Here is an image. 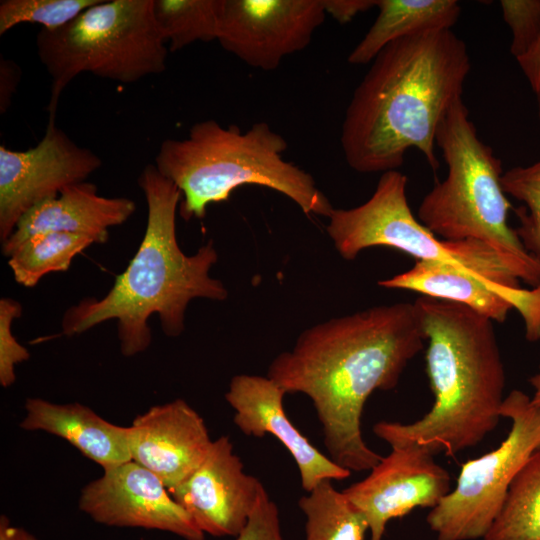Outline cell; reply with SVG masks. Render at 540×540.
Returning a JSON list of instances; mask_svg holds the SVG:
<instances>
[{"label": "cell", "mask_w": 540, "mask_h": 540, "mask_svg": "<svg viewBox=\"0 0 540 540\" xmlns=\"http://www.w3.org/2000/svg\"><path fill=\"white\" fill-rule=\"evenodd\" d=\"M378 285L387 289L418 292L426 297L464 305L493 322H504L513 306L498 292L501 285L489 282L461 266L417 260L409 270Z\"/></svg>", "instance_id": "obj_19"}, {"label": "cell", "mask_w": 540, "mask_h": 540, "mask_svg": "<svg viewBox=\"0 0 540 540\" xmlns=\"http://www.w3.org/2000/svg\"><path fill=\"white\" fill-rule=\"evenodd\" d=\"M355 89L341 128L347 164L359 173L397 170L418 149L436 171V135L462 98L471 69L452 29L411 35L386 46Z\"/></svg>", "instance_id": "obj_2"}, {"label": "cell", "mask_w": 540, "mask_h": 540, "mask_svg": "<svg viewBox=\"0 0 540 540\" xmlns=\"http://www.w3.org/2000/svg\"><path fill=\"white\" fill-rule=\"evenodd\" d=\"M529 383L534 390L531 400L535 405L540 407V363L538 366V372L529 379Z\"/></svg>", "instance_id": "obj_34"}, {"label": "cell", "mask_w": 540, "mask_h": 540, "mask_svg": "<svg viewBox=\"0 0 540 540\" xmlns=\"http://www.w3.org/2000/svg\"><path fill=\"white\" fill-rule=\"evenodd\" d=\"M153 3L99 0L67 25L38 32L37 54L51 80L49 121H55L63 90L81 73L132 84L166 70L169 49Z\"/></svg>", "instance_id": "obj_7"}, {"label": "cell", "mask_w": 540, "mask_h": 540, "mask_svg": "<svg viewBox=\"0 0 540 540\" xmlns=\"http://www.w3.org/2000/svg\"><path fill=\"white\" fill-rule=\"evenodd\" d=\"M21 79L20 67L10 59L0 60V113L9 109Z\"/></svg>", "instance_id": "obj_31"}, {"label": "cell", "mask_w": 540, "mask_h": 540, "mask_svg": "<svg viewBox=\"0 0 540 540\" xmlns=\"http://www.w3.org/2000/svg\"><path fill=\"white\" fill-rule=\"evenodd\" d=\"M287 147L266 122L242 131L211 119L193 124L185 138L163 140L154 165L180 190L185 221L203 219L210 204L248 184L285 195L308 216L329 217L334 208L311 174L283 159Z\"/></svg>", "instance_id": "obj_5"}, {"label": "cell", "mask_w": 540, "mask_h": 540, "mask_svg": "<svg viewBox=\"0 0 540 540\" xmlns=\"http://www.w3.org/2000/svg\"><path fill=\"white\" fill-rule=\"evenodd\" d=\"M102 165L92 150L76 144L49 121L38 144L24 151L0 146V239L36 204L86 181Z\"/></svg>", "instance_id": "obj_10"}, {"label": "cell", "mask_w": 540, "mask_h": 540, "mask_svg": "<svg viewBox=\"0 0 540 540\" xmlns=\"http://www.w3.org/2000/svg\"><path fill=\"white\" fill-rule=\"evenodd\" d=\"M285 390L266 376L235 375L225 399L235 411L234 424L248 436H274L293 457L300 474L301 487L313 490L325 480L340 481L351 471L343 468L314 447L288 418L283 399Z\"/></svg>", "instance_id": "obj_15"}, {"label": "cell", "mask_w": 540, "mask_h": 540, "mask_svg": "<svg viewBox=\"0 0 540 540\" xmlns=\"http://www.w3.org/2000/svg\"><path fill=\"white\" fill-rule=\"evenodd\" d=\"M135 210L133 200L101 196L95 184L79 182L29 209L2 243V253L9 257L28 238L48 232L85 235L102 244L109 229L125 223Z\"/></svg>", "instance_id": "obj_17"}, {"label": "cell", "mask_w": 540, "mask_h": 540, "mask_svg": "<svg viewBox=\"0 0 540 540\" xmlns=\"http://www.w3.org/2000/svg\"><path fill=\"white\" fill-rule=\"evenodd\" d=\"M222 0H154L153 14L171 52L217 40Z\"/></svg>", "instance_id": "obj_24"}, {"label": "cell", "mask_w": 540, "mask_h": 540, "mask_svg": "<svg viewBox=\"0 0 540 540\" xmlns=\"http://www.w3.org/2000/svg\"><path fill=\"white\" fill-rule=\"evenodd\" d=\"M434 456L420 445L393 446L363 480L343 490L365 515L370 540H382L390 520L432 509L450 492V475Z\"/></svg>", "instance_id": "obj_13"}, {"label": "cell", "mask_w": 540, "mask_h": 540, "mask_svg": "<svg viewBox=\"0 0 540 540\" xmlns=\"http://www.w3.org/2000/svg\"><path fill=\"white\" fill-rule=\"evenodd\" d=\"M0 540H37L21 527L13 526L6 516L0 518Z\"/></svg>", "instance_id": "obj_33"}, {"label": "cell", "mask_w": 540, "mask_h": 540, "mask_svg": "<svg viewBox=\"0 0 540 540\" xmlns=\"http://www.w3.org/2000/svg\"><path fill=\"white\" fill-rule=\"evenodd\" d=\"M500 7L512 34L510 52L518 61L540 36V0H502Z\"/></svg>", "instance_id": "obj_27"}, {"label": "cell", "mask_w": 540, "mask_h": 540, "mask_svg": "<svg viewBox=\"0 0 540 540\" xmlns=\"http://www.w3.org/2000/svg\"><path fill=\"white\" fill-rule=\"evenodd\" d=\"M326 15L323 0H222L217 41L248 66L271 71L309 45Z\"/></svg>", "instance_id": "obj_11"}, {"label": "cell", "mask_w": 540, "mask_h": 540, "mask_svg": "<svg viewBox=\"0 0 540 540\" xmlns=\"http://www.w3.org/2000/svg\"><path fill=\"white\" fill-rule=\"evenodd\" d=\"M378 15L348 62L370 63L390 43L432 30L452 29L461 7L455 0H377Z\"/></svg>", "instance_id": "obj_20"}, {"label": "cell", "mask_w": 540, "mask_h": 540, "mask_svg": "<svg viewBox=\"0 0 540 540\" xmlns=\"http://www.w3.org/2000/svg\"><path fill=\"white\" fill-rule=\"evenodd\" d=\"M94 243V239L79 234H36L13 251L8 264L15 281L31 288L49 273L67 271L74 257Z\"/></svg>", "instance_id": "obj_23"}, {"label": "cell", "mask_w": 540, "mask_h": 540, "mask_svg": "<svg viewBox=\"0 0 540 540\" xmlns=\"http://www.w3.org/2000/svg\"><path fill=\"white\" fill-rule=\"evenodd\" d=\"M138 185L147 204V222L137 252L105 296L81 300L66 310L61 322L63 334L73 336L116 320L125 357L150 346L148 321L153 314L158 315L165 335L177 337L184 331L190 301L228 297L224 284L209 275L218 260L213 241L192 255L185 254L177 242L176 214L182 200L177 186L154 164L144 167Z\"/></svg>", "instance_id": "obj_3"}, {"label": "cell", "mask_w": 540, "mask_h": 540, "mask_svg": "<svg viewBox=\"0 0 540 540\" xmlns=\"http://www.w3.org/2000/svg\"><path fill=\"white\" fill-rule=\"evenodd\" d=\"M517 62L532 90L535 91L540 82V36L531 50Z\"/></svg>", "instance_id": "obj_32"}, {"label": "cell", "mask_w": 540, "mask_h": 540, "mask_svg": "<svg viewBox=\"0 0 540 540\" xmlns=\"http://www.w3.org/2000/svg\"><path fill=\"white\" fill-rule=\"evenodd\" d=\"M511 420L507 437L494 450L462 464L456 486L426 517L437 540L484 538L515 476L540 448V407L520 390L500 409Z\"/></svg>", "instance_id": "obj_9"}, {"label": "cell", "mask_w": 540, "mask_h": 540, "mask_svg": "<svg viewBox=\"0 0 540 540\" xmlns=\"http://www.w3.org/2000/svg\"><path fill=\"white\" fill-rule=\"evenodd\" d=\"M407 183L406 175L398 170L384 172L366 202L332 210L326 231L342 258L352 261L362 250L382 246L416 261L461 266L495 284L511 279L513 263L502 251L478 240H442L417 220L408 203Z\"/></svg>", "instance_id": "obj_8"}, {"label": "cell", "mask_w": 540, "mask_h": 540, "mask_svg": "<svg viewBox=\"0 0 540 540\" xmlns=\"http://www.w3.org/2000/svg\"><path fill=\"white\" fill-rule=\"evenodd\" d=\"M426 342L413 303L371 307L304 330L267 376L286 393L308 396L329 457L343 468L371 470L383 456L365 443L361 417L376 390L394 389Z\"/></svg>", "instance_id": "obj_1"}, {"label": "cell", "mask_w": 540, "mask_h": 540, "mask_svg": "<svg viewBox=\"0 0 540 540\" xmlns=\"http://www.w3.org/2000/svg\"><path fill=\"white\" fill-rule=\"evenodd\" d=\"M99 0H2L0 35L23 23L39 24L42 29H59Z\"/></svg>", "instance_id": "obj_26"}, {"label": "cell", "mask_w": 540, "mask_h": 540, "mask_svg": "<svg viewBox=\"0 0 540 540\" xmlns=\"http://www.w3.org/2000/svg\"><path fill=\"white\" fill-rule=\"evenodd\" d=\"M501 182L506 195L524 204L515 210L520 224L514 230L526 251L540 262V160L503 172Z\"/></svg>", "instance_id": "obj_25"}, {"label": "cell", "mask_w": 540, "mask_h": 540, "mask_svg": "<svg viewBox=\"0 0 540 540\" xmlns=\"http://www.w3.org/2000/svg\"><path fill=\"white\" fill-rule=\"evenodd\" d=\"M131 460L173 490L203 462L211 447L202 417L183 399L151 407L127 427Z\"/></svg>", "instance_id": "obj_16"}, {"label": "cell", "mask_w": 540, "mask_h": 540, "mask_svg": "<svg viewBox=\"0 0 540 540\" xmlns=\"http://www.w3.org/2000/svg\"><path fill=\"white\" fill-rule=\"evenodd\" d=\"M484 540H540V448L515 476Z\"/></svg>", "instance_id": "obj_21"}, {"label": "cell", "mask_w": 540, "mask_h": 540, "mask_svg": "<svg viewBox=\"0 0 540 540\" xmlns=\"http://www.w3.org/2000/svg\"><path fill=\"white\" fill-rule=\"evenodd\" d=\"M298 505L306 516L305 540H364L368 521L331 480L302 496Z\"/></svg>", "instance_id": "obj_22"}, {"label": "cell", "mask_w": 540, "mask_h": 540, "mask_svg": "<svg viewBox=\"0 0 540 540\" xmlns=\"http://www.w3.org/2000/svg\"><path fill=\"white\" fill-rule=\"evenodd\" d=\"M537 99V106H538V118L540 120V82L538 84L537 89L534 91Z\"/></svg>", "instance_id": "obj_35"}, {"label": "cell", "mask_w": 540, "mask_h": 540, "mask_svg": "<svg viewBox=\"0 0 540 540\" xmlns=\"http://www.w3.org/2000/svg\"><path fill=\"white\" fill-rule=\"evenodd\" d=\"M79 508L100 524L205 540V534L161 479L133 460L104 469L101 477L87 484L81 491Z\"/></svg>", "instance_id": "obj_12"}, {"label": "cell", "mask_w": 540, "mask_h": 540, "mask_svg": "<svg viewBox=\"0 0 540 540\" xmlns=\"http://www.w3.org/2000/svg\"><path fill=\"white\" fill-rule=\"evenodd\" d=\"M436 145L447 176L422 199L419 221L442 240L482 241L520 261L540 265L508 225L511 204L502 187L501 161L478 137L463 98L441 121Z\"/></svg>", "instance_id": "obj_6"}, {"label": "cell", "mask_w": 540, "mask_h": 540, "mask_svg": "<svg viewBox=\"0 0 540 540\" xmlns=\"http://www.w3.org/2000/svg\"><path fill=\"white\" fill-rule=\"evenodd\" d=\"M413 304L434 403L414 422L380 421L373 432L391 447L420 445L452 456L479 444L501 417L506 376L493 321L441 299L422 296Z\"/></svg>", "instance_id": "obj_4"}, {"label": "cell", "mask_w": 540, "mask_h": 540, "mask_svg": "<svg viewBox=\"0 0 540 540\" xmlns=\"http://www.w3.org/2000/svg\"><path fill=\"white\" fill-rule=\"evenodd\" d=\"M234 540H283L279 510L267 491L260 498L246 527Z\"/></svg>", "instance_id": "obj_29"}, {"label": "cell", "mask_w": 540, "mask_h": 540, "mask_svg": "<svg viewBox=\"0 0 540 540\" xmlns=\"http://www.w3.org/2000/svg\"><path fill=\"white\" fill-rule=\"evenodd\" d=\"M22 306L15 299L0 300V384L7 388L16 379L15 366L29 359L28 350L12 332L13 321L21 316Z\"/></svg>", "instance_id": "obj_28"}, {"label": "cell", "mask_w": 540, "mask_h": 540, "mask_svg": "<svg viewBox=\"0 0 540 540\" xmlns=\"http://www.w3.org/2000/svg\"><path fill=\"white\" fill-rule=\"evenodd\" d=\"M323 3L326 14L337 22L345 24L359 13L376 7L377 0H323Z\"/></svg>", "instance_id": "obj_30"}, {"label": "cell", "mask_w": 540, "mask_h": 540, "mask_svg": "<svg viewBox=\"0 0 540 540\" xmlns=\"http://www.w3.org/2000/svg\"><path fill=\"white\" fill-rule=\"evenodd\" d=\"M264 492L261 481L244 471L227 436L213 440L199 467L170 491L196 526L215 537H237Z\"/></svg>", "instance_id": "obj_14"}, {"label": "cell", "mask_w": 540, "mask_h": 540, "mask_svg": "<svg viewBox=\"0 0 540 540\" xmlns=\"http://www.w3.org/2000/svg\"><path fill=\"white\" fill-rule=\"evenodd\" d=\"M25 410L22 429L59 436L103 469L131 460L127 427L106 421L85 405L28 398Z\"/></svg>", "instance_id": "obj_18"}]
</instances>
